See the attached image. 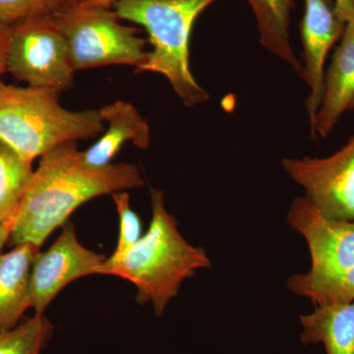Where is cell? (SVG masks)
Listing matches in <instances>:
<instances>
[{
  "label": "cell",
  "instance_id": "cell-1",
  "mask_svg": "<svg viewBox=\"0 0 354 354\" xmlns=\"http://www.w3.org/2000/svg\"><path fill=\"white\" fill-rule=\"evenodd\" d=\"M144 185L138 167L121 162L102 169L84 164L76 142H66L41 156L14 218L7 243L32 244L44 241L84 203L102 195L136 189Z\"/></svg>",
  "mask_w": 354,
  "mask_h": 354
},
{
  "label": "cell",
  "instance_id": "cell-2",
  "mask_svg": "<svg viewBox=\"0 0 354 354\" xmlns=\"http://www.w3.org/2000/svg\"><path fill=\"white\" fill-rule=\"evenodd\" d=\"M152 221L145 234L118 262L102 263L97 274L118 277L136 286L137 302H151L157 316L176 297L185 279L198 270L208 269L211 261L202 247L191 245L167 212L165 193L151 187Z\"/></svg>",
  "mask_w": 354,
  "mask_h": 354
},
{
  "label": "cell",
  "instance_id": "cell-3",
  "mask_svg": "<svg viewBox=\"0 0 354 354\" xmlns=\"http://www.w3.org/2000/svg\"><path fill=\"white\" fill-rule=\"evenodd\" d=\"M51 88L0 83V142L34 160L55 147L95 138L106 130L100 109L69 111Z\"/></svg>",
  "mask_w": 354,
  "mask_h": 354
},
{
  "label": "cell",
  "instance_id": "cell-4",
  "mask_svg": "<svg viewBox=\"0 0 354 354\" xmlns=\"http://www.w3.org/2000/svg\"><path fill=\"white\" fill-rule=\"evenodd\" d=\"M215 0H116L113 11L120 19L141 25L153 50L138 72L165 76L187 108L209 99L190 67V36L198 16Z\"/></svg>",
  "mask_w": 354,
  "mask_h": 354
},
{
  "label": "cell",
  "instance_id": "cell-5",
  "mask_svg": "<svg viewBox=\"0 0 354 354\" xmlns=\"http://www.w3.org/2000/svg\"><path fill=\"white\" fill-rule=\"evenodd\" d=\"M288 223L311 255L309 271L288 279L290 290L315 306L354 301V221L326 218L304 196L291 204Z\"/></svg>",
  "mask_w": 354,
  "mask_h": 354
},
{
  "label": "cell",
  "instance_id": "cell-6",
  "mask_svg": "<svg viewBox=\"0 0 354 354\" xmlns=\"http://www.w3.org/2000/svg\"><path fill=\"white\" fill-rule=\"evenodd\" d=\"M51 17L66 39L75 72L118 64L138 69L146 62V39L134 28L121 24L109 8L75 3L59 7Z\"/></svg>",
  "mask_w": 354,
  "mask_h": 354
},
{
  "label": "cell",
  "instance_id": "cell-7",
  "mask_svg": "<svg viewBox=\"0 0 354 354\" xmlns=\"http://www.w3.org/2000/svg\"><path fill=\"white\" fill-rule=\"evenodd\" d=\"M7 72L31 87L64 92L73 85L68 44L50 14L9 26Z\"/></svg>",
  "mask_w": 354,
  "mask_h": 354
},
{
  "label": "cell",
  "instance_id": "cell-8",
  "mask_svg": "<svg viewBox=\"0 0 354 354\" xmlns=\"http://www.w3.org/2000/svg\"><path fill=\"white\" fill-rule=\"evenodd\" d=\"M283 169L326 218L354 221V134L326 158H285Z\"/></svg>",
  "mask_w": 354,
  "mask_h": 354
},
{
  "label": "cell",
  "instance_id": "cell-9",
  "mask_svg": "<svg viewBox=\"0 0 354 354\" xmlns=\"http://www.w3.org/2000/svg\"><path fill=\"white\" fill-rule=\"evenodd\" d=\"M106 256L88 250L79 242L73 223L66 221L57 241L37 252L31 270V300L35 314L43 315L65 286L83 277L97 274Z\"/></svg>",
  "mask_w": 354,
  "mask_h": 354
},
{
  "label": "cell",
  "instance_id": "cell-10",
  "mask_svg": "<svg viewBox=\"0 0 354 354\" xmlns=\"http://www.w3.org/2000/svg\"><path fill=\"white\" fill-rule=\"evenodd\" d=\"M304 16L300 23L304 46V76L309 87L305 101L310 127L322 102L325 64L330 50L341 39L346 23L342 19L335 0H304Z\"/></svg>",
  "mask_w": 354,
  "mask_h": 354
},
{
  "label": "cell",
  "instance_id": "cell-11",
  "mask_svg": "<svg viewBox=\"0 0 354 354\" xmlns=\"http://www.w3.org/2000/svg\"><path fill=\"white\" fill-rule=\"evenodd\" d=\"M354 95V18L348 21L326 72L322 102L312 123L311 134L322 138L330 132L348 111Z\"/></svg>",
  "mask_w": 354,
  "mask_h": 354
},
{
  "label": "cell",
  "instance_id": "cell-12",
  "mask_svg": "<svg viewBox=\"0 0 354 354\" xmlns=\"http://www.w3.org/2000/svg\"><path fill=\"white\" fill-rule=\"evenodd\" d=\"M108 129L101 138L82 152L84 164L92 169L111 165L121 147L131 142L137 148L146 150L151 144V130L138 109L127 102L116 101L100 109Z\"/></svg>",
  "mask_w": 354,
  "mask_h": 354
},
{
  "label": "cell",
  "instance_id": "cell-13",
  "mask_svg": "<svg viewBox=\"0 0 354 354\" xmlns=\"http://www.w3.org/2000/svg\"><path fill=\"white\" fill-rule=\"evenodd\" d=\"M39 251L32 244L23 243L0 253V332L16 327L32 307L31 270Z\"/></svg>",
  "mask_w": 354,
  "mask_h": 354
},
{
  "label": "cell",
  "instance_id": "cell-14",
  "mask_svg": "<svg viewBox=\"0 0 354 354\" xmlns=\"http://www.w3.org/2000/svg\"><path fill=\"white\" fill-rule=\"evenodd\" d=\"M300 321L304 344H322L327 354H354V301L315 306Z\"/></svg>",
  "mask_w": 354,
  "mask_h": 354
},
{
  "label": "cell",
  "instance_id": "cell-15",
  "mask_svg": "<svg viewBox=\"0 0 354 354\" xmlns=\"http://www.w3.org/2000/svg\"><path fill=\"white\" fill-rule=\"evenodd\" d=\"M255 14L260 41L265 48L304 76V65L293 53L290 41V18L295 0H247Z\"/></svg>",
  "mask_w": 354,
  "mask_h": 354
},
{
  "label": "cell",
  "instance_id": "cell-16",
  "mask_svg": "<svg viewBox=\"0 0 354 354\" xmlns=\"http://www.w3.org/2000/svg\"><path fill=\"white\" fill-rule=\"evenodd\" d=\"M32 162L0 142V223L13 225L34 174Z\"/></svg>",
  "mask_w": 354,
  "mask_h": 354
},
{
  "label": "cell",
  "instance_id": "cell-17",
  "mask_svg": "<svg viewBox=\"0 0 354 354\" xmlns=\"http://www.w3.org/2000/svg\"><path fill=\"white\" fill-rule=\"evenodd\" d=\"M53 335V326L35 314L10 330L0 332V354H41Z\"/></svg>",
  "mask_w": 354,
  "mask_h": 354
},
{
  "label": "cell",
  "instance_id": "cell-18",
  "mask_svg": "<svg viewBox=\"0 0 354 354\" xmlns=\"http://www.w3.org/2000/svg\"><path fill=\"white\" fill-rule=\"evenodd\" d=\"M116 211L120 216V239L113 255L104 261L106 264L118 262L142 237V223L139 216L130 207V197L127 191L111 194Z\"/></svg>",
  "mask_w": 354,
  "mask_h": 354
},
{
  "label": "cell",
  "instance_id": "cell-19",
  "mask_svg": "<svg viewBox=\"0 0 354 354\" xmlns=\"http://www.w3.org/2000/svg\"><path fill=\"white\" fill-rule=\"evenodd\" d=\"M62 6V0H0V21L7 25L50 14Z\"/></svg>",
  "mask_w": 354,
  "mask_h": 354
},
{
  "label": "cell",
  "instance_id": "cell-20",
  "mask_svg": "<svg viewBox=\"0 0 354 354\" xmlns=\"http://www.w3.org/2000/svg\"><path fill=\"white\" fill-rule=\"evenodd\" d=\"M9 25L0 21V80L7 72V57H8ZM1 83V81H0Z\"/></svg>",
  "mask_w": 354,
  "mask_h": 354
},
{
  "label": "cell",
  "instance_id": "cell-21",
  "mask_svg": "<svg viewBox=\"0 0 354 354\" xmlns=\"http://www.w3.org/2000/svg\"><path fill=\"white\" fill-rule=\"evenodd\" d=\"M337 13L344 22L353 20L354 18V0H335Z\"/></svg>",
  "mask_w": 354,
  "mask_h": 354
},
{
  "label": "cell",
  "instance_id": "cell-22",
  "mask_svg": "<svg viewBox=\"0 0 354 354\" xmlns=\"http://www.w3.org/2000/svg\"><path fill=\"white\" fill-rule=\"evenodd\" d=\"M116 0H78L77 3L87 8H109Z\"/></svg>",
  "mask_w": 354,
  "mask_h": 354
},
{
  "label": "cell",
  "instance_id": "cell-23",
  "mask_svg": "<svg viewBox=\"0 0 354 354\" xmlns=\"http://www.w3.org/2000/svg\"><path fill=\"white\" fill-rule=\"evenodd\" d=\"M11 228L12 223H0V250L4 244L8 242L9 236H10Z\"/></svg>",
  "mask_w": 354,
  "mask_h": 354
},
{
  "label": "cell",
  "instance_id": "cell-24",
  "mask_svg": "<svg viewBox=\"0 0 354 354\" xmlns=\"http://www.w3.org/2000/svg\"><path fill=\"white\" fill-rule=\"evenodd\" d=\"M78 2V0H62V6H72Z\"/></svg>",
  "mask_w": 354,
  "mask_h": 354
},
{
  "label": "cell",
  "instance_id": "cell-25",
  "mask_svg": "<svg viewBox=\"0 0 354 354\" xmlns=\"http://www.w3.org/2000/svg\"><path fill=\"white\" fill-rule=\"evenodd\" d=\"M353 109H354V95L353 97V99H351V104H349L348 111H353Z\"/></svg>",
  "mask_w": 354,
  "mask_h": 354
}]
</instances>
